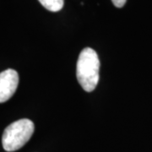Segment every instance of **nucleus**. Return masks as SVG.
<instances>
[{
	"mask_svg": "<svg viewBox=\"0 0 152 152\" xmlns=\"http://www.w3.org/2000/svg\"><path fill=\"white\" fill-rule=\"evenodd\" d=\"M126 1L127 0H112L114 6L117 8H123L126 4Z\"/></svg>",
	"mask_w": 152,
	"mask_h": 152,
	"instance_id": "39448f33",
	"label": "nucleus"
},
{
	"mask_svg": "<svg viewBox=\"0 0 152 152\" xmlns=\"http://www.w3.org/2000/svg\"><path fill=\"white\" fill-rule=\"evenodd\" d=\"M35 130L31 120L23 118L12 123L5 129L2 137L3 147L6 151L12 152L23 147L31 139Z\"/></svg>",
	"mask_w": 152,
	"mask_h": 152,
	"instance_id": "f03ea898",
	"label": "nucleus"
},
{
	"mask_svg": "<svg viewBox=\"0 0 152 152\" xmlns=\"http://www.w3.org/2000/svg\"><path fill=\"white\" fill-rule=\"evenodd\" d=\"M19 75L14 69H6L0 73V103L5 102L16 91Z\"/></svg>",
	"mask_w": 152,
	"mask_h": 152,
	"instance_id": "7ed1b4c3",
	"label": "nucleus"
},
{
	"mask_svg": "<svg viewBox=\"0 0 152 152\" xmlns=\"http://www.w3.org/2000/svg\"><path fill=\"white\" fill-rule=\"evenodd\" d=\"M100 60L97 53L91 48L83 49L76 66L77 80L87 92L93 91L99 81Z\"/></svg>",
	"mask_w": 152,
	"mask_h": 152,
	"instance_id": "f257e3e1",
	"label": "nucleus"
},
{
	"mask_svg": "<svg viewBox=\"0 0 152 152\" xmlns=\"http://www.w3.org/2000/svg\"><path fill=\"white\" fill-rule=\"evenodd\" d=\"M45 9L52 12H58L64 7V0H38Z\"/></svg>",
	"mask_w": 152,
	"mask_h": 152,
	"instance_id": "20e7f679",
	"label": "nucleus"
}]
</instances>
